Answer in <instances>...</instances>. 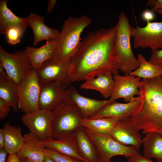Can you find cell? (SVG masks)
I'll use <instances>...</instances> for the list:
<instances>
[{"mask_svg": "<svg viewBox=\"0 0 162 162\" xmlns=\"http://www.w3.org/2000/svg\"><path fill=\"white\" fill-rule=\"evenodd\" d=\"M116 25L88 33L70 61L68 74L72 82L108 73L118 74L119 63L114 43Z\"/></svg>", "mask_w": 162, "mask_h": 162, "instance_id": "1", "label": "cell"}, {"mask_svg": "<svg viewBox=\"0 0 162 162\" xmlns=\"http://www.w3.org/2000/svg\"><path fill=\"white\" fill-rule=\"evenodd\" d=\"M138 88L140 104L131 116L143 134L162 131V76L142 79Z\"/></svg>", "mask_w": 162, "mask_h": 162, "instance_id": "2", "label": "cell"}, {"mask_svg": "<svg viewBox=\"0 0 162 162\" xmlns=\"http://www.w3.org/2000/svg\"><path fill=\"white\" fill-rule=\"evenodd\" d=\"M91 19L85 15L70 16L64 22L56 39L52 60L58 64L70 61L75 54L80 44L83 30L92 23Z\"/></svg>", "mask_w": 162, "mask_h": 162, "instance_id": "3", "label": "cell"}, {"mask_svg": "<svg viewBox=\"0 0 162 162\" xmlns=\"http://www.w3.org/2000/svg\"><path fill=\"white\" fill-rule=\"evenodd\" d=\"M132 28L125 14L121 12L116 25L114 48L119 70L125 75L130 74L140 65L132 50L130 38Z\"/></svg>", "mask_w": 162, "mask_h": 162, "instance_id": "4", "label": "cell"}, {"mask_svg": "<svg viewBox=\"0 0 162 162\" xmlns=\"http://www.w3.org/2000/svg\"><path fill=\"white\" fill-rule=\"evenodd\" d=\"M52 137L58 140L70 137L74 131L82 126L80 111L74 104L65 101L52 111Z\"/></svg>", "mask_w": 162, "mask_h": 162, "instance_id": "5", "label": "cell"}, {"mask_svg": "<svg viewBox=\"0 0 162 162\" xmlns=\"http://www.w3.org/2000/svg\"><path fill=\"white\" fill-rule=\"evenodd\" d=\"M84 128L97 148L100 160L105 162H110L111 158L115 156H123L128 158L139 153V151L133 146L123 145L109 135L95 133Z\"/></svg>", "mask_w": 162, "mask_h": 162, "instance_id": "6", "label": "cell"}, {"mask_svg": "<svg viewBox=\"0 0 162 162\" xmlns=\"http://www.w3.org/2000/svg\"><path fill=\"white\" fill-rule=\"evenodd\" d=\"M0 64L9 77L18 85L33 69L24 50L10 53L0 46Z\"/></svg>", "mask_w": 162, "mask_h": 162, "instance_id": "7", "label": "cell"}, {"mask_svg": "<svg viewBox=\"0 0 162 162\" xmlns=\"http://www.w3.org/2000/svg\"><path fill=\"white\" fill-rule=\"evenodd\" d=\"M18 107L25 114L39 109L40 85L35 70L32 69L18 85Z\"/></svg>", "mask_w": 162, "mask_h": 162, "instance_id": "8", "label": "cell"}, {"mask_svg": "<svg viewBox=\"0 0 162 162\" xmlns=\"http://www.w3.org/2000/svg\"><path fill=\"white\" fill-rule=\"evenodd\" d=\"M131 34L134 48L149 47L152 50L162 49V21H147L143 27L137 25L132 28Z\"/></svg>", "mask_w": 162, "mask_h": 162, "instance_id": "9", "label": "cell"}, {"mask_svg": "<svg viewBox=\"0 0 162 162\" xmlns=\"http://www.w3.org/2000/svg\"><path fill=\"white\" fill-rule=\"evenodd\" d=\"M140 130L134 119L129 116L118 120L112 129L110 135L120 143L133 146L139 151L142 144Z\"/></svg>", "mask_w": 162, "mask_h": 162, "instance_id": "10", "label": "cell"}, {"mask_svg": "<svg viewBox=\"0 0 162 162\" xmlns=\"http://www.w3.org/2000/svg\"><path fill=\"white\" fill-rule=\"evenodd\" d=\"M69 86L59 81L53 80L40 86L39 109L52 111L65 101Z\"/></svg>", "mask_w": 162, "mask_h": 162, "instance_id": "11", "label": "cell"}, {"mask_svg": "<svg viewBox=\"0 0 162 162\" xmlns=\"http://www.w3.org/2000/svg\"><path fill=\"white\" fill-rule=\"evenodd\" d=\"M52 111L39 109L30 113L25 114L21 118L30 132L42 141L52 137Z\"/></svg>", "mask_w": 162, "mask_h": 162, "instance_id": "12", "label": "cell"}, {"mask_svg": "<svg viewBox=\"0 0 162 162\" xmlns=\"http://www.w3.org/2000/svg\"><path fill=\"white\" fill-rule=\"evenodd\" d=\"M65 101L77 106L82 119L92 118L104 106L110 103L109 100H99L82 96L73 86L68 87Z\"/></svg>", "mask_w": 162, "mask_h": 162, "instance_id": "13", "label": "cell"}, {"mask_svg": "<svg viewBox=\"0 0 162 162\" xmlns=\"http://www.w3.org/2000/svg\"><path fill=\"white\" fill-rule=\"evenodd\" d=\"M115 86L113 93L109 99L110 103L118 98H122L126 103L134 99V96L140 95L138 88L141 78L131 75L120 76L118 74L113 75Z\"/></svg>", "mask_w": 162, "mask_h": 162, "instance_id": "14", "label": "cell"}, {"mask_svg": "<svg viewBox=\"0 0 162 162\" xmlns=\"http://www.w3.org/2000/svg\"><path fill=\"white\" fill-rule=\"evenodd\" d=\"M70 60L58 64L51 59L44 62L35 70L40 85L51 80L59 81L69 86L72 82L70 80L68 71Z\"/></svg>", "mask_w": 162, "mask_h": 162, "instance_id": "15", "label": "cell"}, {"mask_svg": "<svg viewBox=\"0 0 162 162\" xmlns=\"http://www.w3.org/2000/svg\"><path fill=\"white\" fill-rule=\"evenodd\" d=\"M70 137L83 158L89 162H98L100 160L97 148L83 127L81 126L76 129Z\"/></svg>", "mask_w": 162, "mask_h": 162, "instance_id": "16", "label": "cell"}, {"mask_svg": "<svg viewBox=\"0 0 162 162\" xmlns=\"http://www.w3.org/2000/svg\"><path fill=\"white\" fill-rule=\"evenodd\" d=\"M140 104L139 96L135 97L132 101L126 103H121L115 100L106 105L91 118L114 117L121 119L131 116L139 108Z\"/></svg>", "mask_w": 162, "mask_h": 162, "instance_id": "17", "label": "cell"}, {"mask_svg": "<svg viewBox=\"0 0 162 162\" xmlns=\"http://www.w3.org/2000/svg\"><path fill=\"white\" fill-rule=\"evenodd\" d=\"M24 141L16 154L19 158H27L35 162H43L46 148L43 141L30 132L25 134Z\"/></svg>", "mask_w": 162, "mask_h": 162, "instance_id": "18", "label": "cell"}, {"mask_svg": "<svg viewBox=\"0 0 162 162\" xmlns=\"http://www.w3.org/2000/svg\"><path fill=\"white\" fill-rule=\"evenodd\" d=\"M27 17L28 25L32 28L34 34V46L43 40H56L57 38L59 32L47 26L44 23L43 17L31 13Z\"/></svg>", "mask_w": 162, "mask_h": 162, "instance_id": "19", "label": "cell"}, {"mask_svg": "<svg viewBox=\"0 0 162 162\" xmlns=\"http://www.w3.org/2000/svg\"><path fill=\"white\" fill-rule=\"evenodd\" d=\"M0 98L7 103L14 112L18 111V85L8 76L0 64Z\"/></svg>", "mask_w": 162, "mask_h": 162, "instance_id": "20", "label": "cell"}, {"mask_svg": "<svg viewBox=\"0 0 162 162\" xmlns=\"http://www.w3.org/2000/svg\"><path fill=\"white\" fill-rule=\"evenodd\" d=\"M115 81L112 74L108 73L85 80L80 86V88L93 90L99 92L103 97H111L115 88Z\"/></svg>", "mask_w": 162, "mask_h": 162, "instance_id": "21", "label": "cell"}, {"mask_svg": "<svg viewBox=\"0 0 162 162\" xmlns=\"http://www.w3.org/2000/svg\"><path fill=\"white\" fill-rule=\"evenodd\" d=\"M8 0L0 1V34L5 35L10 28L16 27L24 32L28 26L27 17H20L16 15L8 7Z\"/></svg>", "mask_w": 162, "mask_h": 162, "instance_id": "22", "label": "cell"}, {"mask_svg": "<svg viewBox=\"0 0 162 162\" xmlns=\"http://www.w3.org/2000/svg\"><path fill=\"white\" fill-rule=\"evenodd\" d=\"M56 40H46L43 46L39 48L27 46L25 52L32 63V69L36 70L45 62L52 59Z\"/></svg>", "mask_w": 162, "mask_h": 162, "instance_id": "23", "label": "cell"}, {"mask_svg": "<svg viewBox=\"0 0 162 162\" xmlns=\"http://www.w3.org/2000/svg\"><path fill=\"white\" fill-rule=\"evenodd\" d=\"M143 156L148 159L154 158L162 162V134L160 132H151L145 134L142 139Z\"/></svg>", "mask_w": 162, "mask_h": 162, "instance_id": "24", "label": "cell"}, {"mask_svg": "<svg viewBox=\"0 0 162 162\" xmlns=\"http://www.w3.org/2000/svg\"><path fill=\"white\" fill-rule=\"evenodd\" d=\"M2 129L5 140L4 149L8 154H16L22 147L25 140L21 128L14 126L7 122Z\"/></svg>", "mask_w": 162, "mask_h": 162, "instance_id": "25", "label": "cell"}, {"mask_svg": "<svg viewBox=\"0 0 162 162\" xmlns=\"http://www.w3.org/2000/svg\"><path fill=\"white\" fill-rule=\"evenodd\" d=\"M42 141L46 148L74 157L82 162H89L80 155L70 137L56 140L51 137Z\"/></svg>", "mask_w": 162, "mask_h": 162, "instance_id": "26", "label": "cell"}, {"mask_svg": "<svg viewBox=\"0 0 162 162\" xmlns=\"http://www.w3.org/2000/svg\"><path fill=\"white\" fill-rule=\"evenodd\" d=\"M120 119L114 117L82 119V126L95 133L110 135L113 126Z\"/></svg>", "mask_w": 162, "mask_h": 162, "instance_id": "27", "label": "cell"}, {"mask_svg": "<svg viewBox=\"0 0 162 162\" xmlns=\"http://www.w3.org/2000/svg\"><path fill=\"white\" fill-rule=\"evenodd\" d=\"M137 59L140 63V66L137 69L131 72L130 75L144 79L162 76L161 67L149 63L142 54H138Z\"/></svg>", "mask_w": 162, "mask_h": 162, "instance_id": "28", "label": "cell"}, {"mask_svg": "<svg viewBox=\"0 0 162 162\" xmlns=\"http://www.w3.org/2000/svg\"><path fill=\"white\" fill-rule=\"evenodd\" d=\"M45 155L47 156L56 162H82L74 157L65 155L51 149L45 148Z\"/></svg>", "mask_w": 162, "mask_h": 162, "instance_id": "29", "label": "cell"}, {"mask_svg": "<svg viewBox=\"0 0 162 162\" xmlns=\"http://www.w3.org/2000/svg\"><path fill=\"white\" fill-rule=\"evenodd\" d=\"M24 32L21 28L18 27L10 28L5 35L8 43L12 45L19 44L21 41V38Z\"/></svg>", "mask_w": 162, "mask_h": 162, "instance_id": "30", "label": "cell"}, {"mask_svg": "<svg viewBox=\"0 0 162 162\" xmlns=\"http://www.w3.org/2000/svg\"><path fill=\"white\" fill-rule=\"evenodd\" d=\"M149 63L160 66L162 68V49L152 50Z\"/></svg>", "mask_w": 162, "mask_h": 162, "instance_id": "31", "label": "cell"}, {"mask_svg": "<svg viewBox=\"0 0 162 162\" xmlns=\"http://www.w3.org/2000/svg\"><path fill=\"white\" fill-rule=\"evenodd\" d=\"M10 107L2 99L0 98V119L5 118L10 112Z\"/></svg>", "mask_w": 162, "mask_h": 162, "instance_id": "32", "label": "cell"}, {"mask_svg": "<svg viewBox=\"0 0 162 162\" xmlns=\"http://www.w3.org/2000/svg\"><path fill=\"white\" fill-rule=\"evenodd\" d=\"M127 162H154L138 153L128 158Z\"/></svg>", "mask_w": 162, "mask_h": 162, "instance_id": "33", "label": "cell"}, {"mask_svg": "<svg viewBox=\"0 0 162 162\" xmlns=\"http://www.w3.org/2000/svg\"><path fill=\"white\" fill-rule=\"evenodd\" d=\"M154 12L152 10H146L142 14V17L143 20L147 22H150L154 20L155 18Z\"/></svg>", "mask_w": 162, "mask_h": 162, "instance_id": "34", "label": "cell"}, {"mask_svg": "<svg viewBox=\"0 0 162 162\" xmlns=\"http://www.w3.org/2000/svg\"><path fill=\"white\" fill-rule=\"evenodd\" d=\"M148 5L152 7V11L155 12L158 9L162 8V0H150Z\"/></svg>", "mask_w": 162, "mask_h": 162, "instance_id": "35", "label": "cell"}, {"mask_svg": "<svg viewBox=\"0 0 162 162\" xmlns=\"http://www.w3.org/2000/svg\"><path fill=\"white\" fill-rule=\"evenodd\" d=\"M6 162H21L20 158L16 154H9Z\"/></svg>", "mask_w": 162, "mask_h": 162, "instance_id": "36", "label": "cell"}, {"mask_svg": "<svg viewBox=\"0 0 162 162\" xmlns=\"http://www.w3.org/2000/svg\"><path fill=\"white\" fill-rule=\"evenodd\" d=\"M56 0H49L48 1L47 11L48 13L51 12L57 2Z\"/></svg>", "mask_w": 162, "mask_h": 162, "instance_id": "37", "label": "cell"}, {"mask_svg": "<svg viewBox=\"0 0 162 162\" xmlns=\"http://www.w3.org/2000/svg\"><path fill=\"white\" fill-rule=\"evenodd\" d=\"M8 154L4 148H0V162H6Z\"/></svg>", "mask_w": 162, "mask_h": 162, "instance_id": "38", "label": "cell"}, {"mask_svg": "<svg viewBox=\"0 0 162 162\" xmlns=\"http://www.w3.org/2000/svg\"><path fill=\"white\" fill-rule=\"evenodd\" d=\"M5 146L4 137L2 128L0 129V148H4Z\"/></svg>", "mask_w": 162, "mask_h": 162, "instance_id": "39", "label": "cell"}, {"mask_svg": "<svg viewBox=\"0 0 162 162\" xmlns=\"http://www.w3.org/2000/svg\"><path fill=\"white\" fill-rule=\"evenodd\" d=\"M43 162H56L54 160L49 157L45 155Z\"/></svg>", "mask_w": 162, "mask_h": 162, "instance_id": "40", "label": "cell"}, {"mask_svg": "<svg viewBox=\"0 0 162 162\" xmlns=\"http://www.w3.org/2000/svg\"><path fill=\"white\" fill-rule=\"evenodd\" d=\"M21 162H35L27 158H20Z\"/></svg>", "mask_w": 162, "mask_h": 162, "instance_id": "41", "label": "cell"}, {"mask_svg": "<svg viewBox=\"0 0 162 162\" xmlns=\"http://www.w3.org/2000/svg\"><path fill=\"white\" fill-rule=\"evenodd\" d=\"M155 12L158 14L162 15V8L158 9L156 10Z\"/></svg>", "mask_w": 162, "mask_h": 162, "instance_id": "42", "label": "cell"}, {"mask_svg": "<svg viewBox=\"0 0 162 162\" xmlns=\"http://www.w3.org/2000/svg\"><path fill=\"white\" fill-rule=\"evenodd\" d=\"M98 162H105L100 160Z\"/></svg>", "mask_w": 162, "mask_h": 162, "instance_id": "43", "label": "cell"}, {"mask_svg": "<svg viewBox=\"0 0 162 162\" xmlns=\"http://www.w3.org/2000/svg\"><path fill=\"white\" fill-rule=\"evenodd\" d=\"M160 133L162 134V131L160 132Z\"/></svg>", "mask_w": 162, "mask_h": 162, "instance_id": "44", "label": "cell"}, {"mask_svg": "<svg viewBox=\"0 0 162 162\" xmlns=\"http://www.w3.org/2000/svg\"><path fill=\"white\" fill-rule=\"evenodd\" d=\"M110 162H112L111 161ZM123 162V161H121V162Z\"/></svg>", "mask_w": 162, "mask_h": 162, "instance_id": "45", "label": "cell"}]
</instances>
